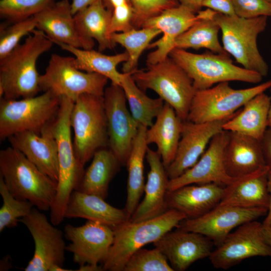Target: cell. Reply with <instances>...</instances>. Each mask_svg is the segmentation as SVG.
<instances>
[{"label":"cell","mask_w":271,"mask_h":271,"mask_svg":"<svg viewBox=\"0 0 271 271\" xmlns=\"http://www.w3.org/2000/svg\"><path fill=\"white\" fill-rule=\"evenodd\" d=\"M53 44L43 31L35 29L23 43L0 60L1 98L18 99L37 95L41 90L37 61Z\"/></svg>","instance_id":"1"},{"label":"cell","mask_w":271,"mask_h":271,"mask_svg":"<svg viewBox=\"0 0 271 271\" xmlns=\"http://www.w3.org/2000/svg\"><path fill=\"white\" fill-rule=\"evenodd\" d=\"M0 176L16 198L28 201L41 211L51 209L57 182L43 173L22 153L12 146L0 151Z\"/></svg>","instance_id":"2"},{"label":"cell","mask_w":271,"mask_h":271,"mask_svg":"<svg viewBox=\"0 0 271 271\" xmlns=\"http://www.w3.org/2000/svg\"><path fill=\"white\" fill-rule=\"evenodd\" d=\"M187 217L183 213L169 209L162 214L144 221L130 220L113 227L114 239L103 262L104 270L123 271L129 257L137 250L154 243Z\"/></svg>","instance_id":"3"},{"label":"cell","mask_w":271,"mask_h":271,"mask_svg":"<svg viewBox=\"0 0 271 271\" xmlns=\"http://www.w3.org/2000/svg\"><path fill=\"white\" fill-rule=\"evenodd\" d=\"M74 101L61 97L58 112L49 127L56 140L59 164L57 191L51 214L57 218L64 217L72 193L76 190L85 171L76 157L71 137L70 115Z\"/></svg>","instance_id":"4"},{"label":"cell","mask_w":271,"mask_h":271,"mask_svg":"<svg viewBox=\"0 0 271 271\" xmlns=\"http://www.w3.org/2000/svg\"><path fill=\"white\" fill-rule=\"evenodd\" d=\"M212 18L220 27L224 50L242 67L267 76L268 66L259 51L257 40L265 30L268 17L245 19L212 10Z\"/></svg>","instance_id":"5"},{"label":"cell","mask_w":271,"mask_h":271,"mask_svg":"<svg viewBox=\"0 0 271 271\" xmlns=\"http://www.w3.org/2000/svg\"><path fill=\"white\" fill-rule=\"evenodd\" d=\"M169 56L191 79L196 91L209 88L220 82L231 81L258 84L263 77L256 72L234 64L228 54L212 52L196 54L175 48Z\"/></svg>","instance_id":"6"},{"label":"cell","mask_w":271,"mask_h":271,"mask_svg":"<svg viewBox=\"0 0 271 271\" xmlns=\"http://www.w3.org/2000/svg\"><path fill=\"white\" fill-rule=\"evenodd\" d=\"M147 66L131 74L136 84L143 91H155L182 120H186L196 92L191 79L169 56Z\"/></svg>","instance_id":"7"},{"label":"cell","mask_w":271,"mask_h":271,"mask_svg":"<svg viewBox=\"0 0 271 271\" xmlns=\"http://www.w3.org/2000/svg\"><path fill=\"white\" fill-rule=\"evenodd\" d=\"M61 97L47 91L40 95L0 100V140L21 132L41 133L56 117Z\"/></svg>","instance_id":"8"},{"label":"cell","mask_w":271,"mask_h":271,"mask_svg":"<svg viewBox=\"0 0 271 271\" xmlns=\"http://www.w3.org/2000/svg\"><path fill=\"white\" fill-rule=\"evenodd\" d=\"M75 154L83 165L99 150L108 147V136L103 97L85 94L74 102L70 115Z\"/></svg>","instance_id":"9"},{"label":"cell","mask_w":271,"mask_h":271,"mask_svg":"<svg viewBox=\"0 0 271 271\" xmlns=\"http://www.w3.org/2000/svg\"><path fill=\"white\" fill-rule=\"evenodd\" d=\"M270 88L271 79L244 89H234L229 82H223L206 89L197 90L186 120L204 123L229 118L247 101Z\"/></svg>","instance_id":"10"},{"label":"cell","mask_w":271,"mask_h":271,"mask_svg":"<svg viewBox=\"0 0 271 271\" xmlns=\"http://www.w3.org/2000/svg\"><path fill=\"white\" fill-rule=\"evenodd\" d=\"M74 57L53 54L45 73L40 75L41 91L75 101L85 94L103 96L109 80L96 73L83 72L75 66Z\"/></svg>","instance_id":"11"},{"label":"cell","mask_w":271,"mask_h":271,"mask_svg":"<svg viewBox=\"0 0 271 271\" xmlns=\"http://www.w3.org/2000/svg\"><path fill=\"white\" fill-rule=\"evenodd\" d=\"M34 242V252L25 271H66L63 268L66 245L64 231L55 227L47 217L36 207L21 218Z\"/></svg>","instance_id":"12"},{"label":"cell","mask_w":271,"mask_h":271,"mask_svg":"<svg viewBox=\"0 0 271 271\" xmlns=\"http://www.w3.org/2000/svg\"><path fill=\"white\" fill-rule=\"evenodd\" d=\"M103 102L108 136V147L121 165H126L139 125L126 106V98L119 85L105 88Z\"/></svg>","instance_id":"13"},{"label":"cell","mask_w":271,"mask_h":271,"mask_svg":"<svg viewBox=\"0 0 271 271\" xmlns=\"http://www.w3.org/2000/svg\"><path fill=\"white\" fill-rule=\"evenodd\" d=\"M262 226L255 220L231 232L209 256L212 265L217 269H228L250 257H271V248L263 238Z\"/></svg>","instance_id":"14"},{"label":"cell","mask_w":271,"mask_h":271,"mask_svg":"<svg viewBox=\"0 0 271 271\" xmlns=\"http://www.w3.org/2000/svg\"><path fill=\"white\" fill-rule=\"evenodd\" d=\"M265 208H243L218 204L205 214L185 219L177 228L202 234L218 246L234 228L266 215Z\"/></svg>","instance_id":"15"},{"label":"cell","mask_w":271,"mask_h":271,"mask_svg":"<svg viewBox=\"0 0 271 271\" xmlns=\"http://www.w3.org/2000/svg\"><path fill=\"white\" fill-rule=\"evenodd\" d=\"M64 233L70 241L66 251L72 253L73 261L79 266L103 263L114 239L112 227L90 220L79 226L67 224Z\"/></svg>","instance_id":"16"},{"label":"cell","mask_w":271,"mask_h":271,"mask_svg":"<svg viewBox=\"0 0 271 271\" xmlns=\"http://www.w3.org/2000/svg\"><path fill=\"white\" fill-rule=\"evenodd\" d=\"M229 138V131L223 130L215 135L197 163L180 176L169 180L168 191L189 184L216 183L226 186L235 178L225 170L224 152Z\"/></svg>","instance_id":"17"},{"label":"cell","mask_w":271,"mask_h":271,"mask_svg":"<svg viewBox=\"0 0 271 271\" xmlns=\"http://www.w3.org/2000/svg\"><path fill=\"white\" fill-rule=\"evenodd\" d=\"M230 118L204 123L183 121L175 158L166 169L169 180L180 176L197 163L213 137L223 130V124Z\"/></svg>","instance_id":"18"},{"label":"cell","mask_w":271,"mask_h":271,"mask_svg":"<svg viewBox=\"0 0 271 271\" xmlns=\"http://www.w3.org/2000/svg\"><path fill=\"white\" fill-rule=\"evenodd\" d=\"M153 244L177 271H184L195 261L209 257L214 245L202 234L178 228L167 232Z\"/></svg>","instance_id":"19"},{"label":"cell","mask_w":271,"mask_h":271,"mask_svg":"<svg viewBox=\"0 0 271 271\" xmlns=\"http://www.w3.org/2000/svg\"><path fill=\"white\" fill-rule=\"evenodd\" d=\"M198 20L196 13L180 4L146 21L142 28H155L163 33L160 39L149 45L148 49L156 50L148 55L147 65L157 63L167 58L175 48L176 39Z\"/></svg>","instance_id":"20"},{"label":"cell","mask_w":271,"mask_h":271,"mask_svg":"<svg viewBox=\"0 0 271 271\" xmlns=\"http://www.w3.org/2000/svg\"><path fill=\"white\" fill-rule=\"evenodd\" d=\"M34 17L37 29L43 31L53 43H62L85 50L93 47L80 34L69 0L55 1Z\"/></svg>","instance_id":"21"},{"label":"cell","mask_w":271,"mask_h":271,"mask_svg":"<svg viewBox=\"0 0 271 271\" xmlns=\"http://www.w3.org/2000/svg\"><path fill=\"white\" fill-rule=\"evenodd\" d=\"M49 125L41 133L26 131L14 134L8 139L12 147L22 153L43 173L57 182V147Z\"/></svg>","instance_id":"22"},{"label":"cell","mask_w":271,"mask_h":271,"mask_svg":"<svg viewBox=\"0 0 271 271\" xmlns=\"http://www.w3.org/2000/svg\"><path fill=\"white\" fill-rule=\"evenodd\" d=\"M146 159L150 167L145 186V197L129 220L140 222L157 217L168 210L166 196L169 181L166 169L157 151L148 148Z\"/></svg>","instance_id":"23"},{"label":"cell","mask_w":271,"mask_h":271,"mask_svg":"<svg viewBox=\"0 0 271 271\" xmlns=\"http://www.w3.org/2000/svg\"><path fill=\"white\" fill-rule=\"evenodd\" d=\"M225 186L216 183L189 184L168 191L167 208L183 213L188 219L199 217L220 203Z\"/></svg>","instance_id":"24"},{"label":"cell","mask_w":271,"mask_h":271,"mask_svg":"<svg viewBox=\"0 0 271 271\" xmlns=\"http://www.w3.org/2000/svg\"><path fill=\"white\" fill-rule=\"evenodd\" d=\"M227 174L238 178L266 166L261 141L238 132L229 131L224 152Z\"/></svg>","instance_id":"25"},{"label":"cell","mask_w":271,"mask_h":271,"mask_svg":"<svg viewBox=\"0 0 271 271\" xmlns=\"http://www.w3.org/2000/svg\"><path fill=\"white\" fill-rule=\"evenodd\" d=\"M266 166L252 173L236 178L224 187L218 204L243 208H265L268 209L269 194Z\"/></svg>","instance_id":"26"},{"label":"cell","mask_w":271,"mask_h":271,"mask_svg":"<svg viewBox=\"0 0 271 271\" xmlns=\"http://www.w3.org/2000/svg\"><path fill=\"white\" fill-rule=\"evenodd\" d=\"M65 218H84L113 227L129 221L130 216L124 208L114 207L99 196L75 190L69 199Z\"/></svg>","instance_id":"27"},{"label":"cell","mask_w":271,"mask_h":271,"mask_svg":"<svg viewBox=\"0 0 271 271\" xmlns=\"http://www.w3.org/2000/svg\"><path fill=\"white\" fill-rule=\"evenodd\" d=\"M156 121L146 130L148 145L155 144L166 169L174 161L181 138L183 122L174 108L165 102Z\"/></svg>","instance_id":"28"},{"label":"cell","mask_w":271,"mask_h":271,"mask_svg":"<svg viewBox=\"0 0 271 271\" xmlns=\"http://www.w3.org/2000/svg\"><path fill=\"white\" fill-rule=\"evenodd\" d=\"M270 104V96L265 92L256 95L223 124V129L238 132L261 141L268 127Z\"/></svg>","instance_id":"29"},{"label":"cell","mask_w":271,"mask_h":271,"mask_svg":"<svg viewBox=\"0 0 271 271\" xmlns=\"http://www.w3.org/2000/svg\"><path fill=\"white\" fill-rule=\"evenodd\" d=\"M111 15L101 0H97L74 15L81 36L93 46L95 40L100 52L112 49L116 45L112 41L109 32Z\"/></svg>","instance_id":"30"},{"label":"cell","mask_w":271,"mask_h":271,"mask_svg":"<svg viewBox=\"0 0 271 271\" xmlns=\"http://www.w3.org/2000/svg\"><path fill=\"white\" fill-rule=\"evenodd\" d=\"M120 166L118 160L108 147L98 150L85 170L76 190L105 199L109 184L118 172Z\"/></svg>","instance_id":"31"},{"label":"cell","mask_w":271,"mask_h":271,"mask_svg":"<svg viewBox=\"0 0 271 271\" xmlns=\"http://www.w3.org/2000/svg\"><path fill=\"white\" fill-rule=\"evenodd\" d=\"M55 44L75 56V65L78 69L101 74L111 80V83L120 85L123 73L119 72L116 67L127 60L128 55L126 51L114 55H107L92 49H80L60 42Z\"/></svg>","instance_id":"32"},{"label":"cell","mask_w":271,"mask_h":271,"mask_svg":"<svg viewBox=\"0 0 271 271\" xmlns=\"http://www.w3.org/2000/svg\"><path fill=\"white\" fill-rule=\"evenodd\" d=\"M147 128L144 126H139L126 163L128 178L124 209L130 217L144 192V159L148 149L146 137Z\"/></svg>","instance_id":"33"},{"label":"cell","mask_w":271,"mask_h":271,"mask_svg":"<svg viewBox=\"0 0 271 271\" xmlns=\"http://www.w3.org/2000/svg\"><path fill=\"white\" fill-rule=\"evenodd\" d=\"M212 13L209 9L198 12V20L176 39L175 48L185 50L205 48L214 53L228 54L219 42L220 27L212 19Z\"/></svg>","instance_id":"34"},{"label":"cell","mask_w":271,"mask_h":271,"mask_svg":"<svg viewBox=\"0 0 271 271\" xmlns=\"http://www.w3.org/2000/svg\"><path fill=\"white\" fill-rule=\"evenodd\" d=\"M120 86L122 88L130 112L139 126L149 127L163 108L165 102L160 97L148 96L136 84L131 74L123 73Z\"/></svg>","instance_id":"35"},{"label":"cell","mask_w":271,"mask_h":271,"mask_svg":"<svg viewBox=\"0 0 271 271\" xmlns=\"http://www.w3.org/2000/svg\"><path fill=\"white\" fill-rule=\"evenodd\" d=\"M161 33V30L155 28H142L111 34L112 41L124 47L128 55L127 60L122 64L123 73L131 74L138 70L142 53L148 49L152 40Z\"/></svg>","instance_id":"36"},{"label":"cell","mask_w":271,"mask_h":271,"mask_svg":"<svg viewBox=\"0 0 271 271\" xmlns=\"http://www.w3.org/2000/svg\"><path fill=\"white\" fill-rule=\"evenodd\" d=\"M0 194L3 199V205L0 208V232H2L6 228L16 227L21 218L30 213L34 206L28 201L14 197L8 190L1 176Z\"/></svg>","instance_id":"37"},{"label":"cell","mask_w":271,"mask_h":271,"mask_svg":"<svg viewBox=\"0 0 271 271\" xmlns=\"http://www.w3.org/2000/svg\"><path fill=\"white\" fill-rule=\"evenodd\" d=\"M55 0H0V16L9 23L33 17Z\"/></svg>","instance_id":"38"},{"label":"cell","mask_w":271,"mask_h":271,"mask_svg":"<svg viewBox=\"0 0 271 271\" xmlns=\"http://www.w3.org/2000/svg\"><path fill=\"white\" fill-rule=\"evenodd\" d=\"M123 271H174L166 256L157 248H142L129 257Z\"/></svg>","instance_id":"39"},{"label":"cell","mask_w":271,"mask_h":271,"mask_svg":"<svg viewBox=\"0 0 271 271\" xmlns=\"http://www.w3.org/2000/svg\"><path fill=\"white\" fill-rule=\"evenodd\" d=\"M37 22L33 16L8 25H1L0 28V60L9 54L25 36L37 28Z\"/></svg>","instance_id":"40"},{"label":"cell","mask_w":271,"mask_h":271,"mask_svg":"<svg viewBox=\"0 0 271 271\" xmlns=\"http://www.w3.org/2000/svg\"><path fill=\"white\" fill-rule=\"evenodd\" d=\"M104 7L111 12L109 32H126L133 29L134 10L131 0H101Z\"/></svg>","instance_id":"41"},{"label":"cell","mask_w":271,"mask_h":271,"mask_svg":"<svg viewBox=\"0 0 271 271\" xmlns=\"http://www.w3.org/2000/svg\"><path fill=\"white\" fill-rule=\"evenodd\" d=\"M131 2L134 10L132 26L136 29L142 28L150 19L180 5L178 0H131Z\"/></svg>","instance_id":"42"},{"label":"cell","mask_w":271,"mask_h":271,"mask_svg":"<svg viewBox=\"0 0 271 271\" xmlns=\"http://www.w3.org/2000/svg\"><path fill=\"white\" fill-rule=\"evenodd\" d=\"M235 15L250 19L271 17V4L266 0H231Z\"/></svg>","instance_id":"43"},{"label":"cell","mask_w":271,"mask_h":271,"mask_svg":"<svg viewBox=\"0 0 271 271\" xmlns=\"http://www.w3.org/2000/svg\"><path fill=\"white\" fill-rule=\"evenodd\" d=\"M202 6L225 15H235L231 0H203Z\"/></svg>","instance_id":"44"},{"label":"cell","mask_w":271,"mask_h":271,"mask_svg":"<svg viewBox=\"0 0 271 271\" xmlns=\"http://www.w3.org/2000/svg\"><path fill=\"white\" fill-rule=\"evenodd\" d=\"M264 157L266 166L271 170V127H268L261 140Z\"/></svg>","instance_id":"45"},{"label":"cell","mask_w":271,"mask_h":271,"mask_svg":"<svg viewBox=\"0 0 271 271\" xmlns=\"http://www.w3.org/2000/svg\"><path fill=\"white\" fill-rule=\"evenodd\" d=\"M97 0H72L71 6L72 12L74 15L78 11L85 8Z\"/></svg>","instance_id":"46"},{"label":"cell","mask_w":271,"mask_h":271,"mask_svg":"<svg viewBox=\"0 0 271 271\" xmlns=\"http://www.w3.org/2000/svg\"><path fill=\"white\" fill-rule=\"evenodd\" d=\"M180 5L184 6L195 13L201 10L203 0H178Z\"/></svg>","instance_id":"47"},{"label":"cell","mask_w":271,"mask_h":271,"mask_svg":"<svg viewBox=\"0 0 271 271\" xmlns=\"http://www.w3.org/2000/svg\"><path fill=\"white\" fill-rule=\"evenodd\" d=\"M268 190L269 194V202L267 209V212L266 214V217L265 218L262 224L263 225H270L271 224V170L269 169L268 172Z\"/></svg>","instance_id":"48"},{"label":"cell","mask_w":271,"mask_h":271,"mask_svg":"<svg viewBox=\"0 0 271 271\" xmlns=\"http://www.w3.org/2000/svg\"><path fill=\"white\" fill-rule=\"evenodd\" d=\"M262 233L265 242L271 248V224H262Z\"/></svg>","instance_id":"49"},{"label":"cell","mask_w":271,"mask_h":271,"mask_svg":"<svg viewBox=\"0 0 271 271\" xmlns=\"http://www.w3.org/2000/svg\"><path fill=\"white\" fill-rule=\"evenodd\" d=\"M78 271H103V266L98 264H86L79 266Z\"/></svg>","instance_id":"50"},{"label":"cell","mask_w":271,"mask_h":271,"mask_svg":"<svg viewBox=\"0 0 271 271\" xmlns=\"http://www.w3.org/2000/svg\"><path fill=\"white\" fill-rule=\"evenodd\" d=\"M10 257L5 256L1 261V270H5V266L6 265V269L11 267L12 264L10 262Z\"/></svg>","instance_id":"51"},{"label":"cell","mask_w":271,"mask_h":271,"mask_svg":"<svg viewBox=\"0 0 271 271\" xmlns=\"http://www.w3.org/2000/svg\"><path fill=\"white\" fill-rule=\"evenodd\" d=\"M269 89H270V108H269V111L268 117V127H271V88Z\"/></svg>","instance_id":"52"},{"label":"cell","mask_w":271,"mask_h":271,"mask_svg":"<svg viewBox=\"0 0 271 271\" xmlns=\"http://www.w3.org/2000/svg\"><path fill=\"white\" fill-rule=\"evenodd\" d=\"M266 1L271 4V0H266Z\"/></svg>","instance_id":"53"}]
</instances>
